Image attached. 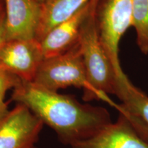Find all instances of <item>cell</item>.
<instances>
[{
	"mask_svg": "<svg viewBox=\"0 0 148 148\" xmlns=\"http://www.w3.org/2000/svg\"><path fill=\"white\" fill-rule=\"evenodd\" d=\"M44 60L41 46L36 39L4 40L0 45V69L23 82H33Z\"/></svg>",
	"mask_w": 148,
	"mask_h": 148,
	"instance_id": "cell-6",
	"label": "cell"
},
{
	"mask_svg": "<svg viewBox=\"0 0 148 148\" xmlns=\"http://www.w3.org/2000/svg\"><path fill=\"white\" fill-rule=\"evenodd\" d=\"M43 125L27 106L16 103L0 120V148H34Z\"/></svg>",
	"mask_w": 148,
	"mask_h": 148,
	"instance_id": "cell-5",
	"label": "cell"
},
{
	"mask_svg": "<svg viewBox=\"0 0 148 148\" xmlns=\"http://www.w3.org/2000/svg\"><path fill=\"white\" fill-rule=\"evenodd\" d=\"M71 148H148V143L138 135L130 121L119 112L116 121L111 122L95 134L72 144Z\"/></svg>",
	"mask_w": 148,
	"mask_h": 148,
	"instance_id": "cell-8",
	"label": "cell"
},
{
	"mask_svg": "<svg viewBox=\"0 0 148 148\" xmlns=\"http://www.w3.org/2000/svg\"><path fill=\"white\" fill-rule=\"evenodd\" d=\"M98 1L99 0H92L89 12L81 26L78 45L95 99L106 101L116 109L118 103L111 100L108 94L115 95L118 79L99 40L96 19Z\"/></svg>",
	"mask_w": 148,
	"mask_h": 148,
	"instance_id": "cell-2",
	"label": "cell"
},
{
	"mask_svg": "<svg viewBox=\"0 0 148 148\" xmlns=\"http://www.w3.org/2000/svg\"><path fill=\"white\" fill-rule=\"evenodd\" d=\"M41 13L34 0H5V40L36 39Z\"/></svg>",
	"mask_w": 148,
	"mask_h": 148,
	"instance_id": "cell-7",
	"label": "cell"
},
{
	"mask_svg": "<svg viewBox=\"0 0 148 148\" xmlns=\"http://www.w3.org/2000/svg\"><path fill=\"white\" fill-rule=\"evenodd\" d=\"M12 99L21 103L71 146L86 139L112 122L106 108L82 103L70 95L53 91L33 82H22L13 89Z\"/></svg>",
	"mask_w": 148,
	"mask_h": 148,
	"instance_id": "cell-1",
	"label": "cell"
},
{
	"mask_svg": "<svg viewBox=\"0 0 148 148\" xmlns=\"http://www.w3.org/2000/svg\"><path fill=\"white\" fill-rule=\"evenodd\" d=\"M33 82L53 91L69 86L82 88L83 100H95L78 44L65 53L44 58Z\"/></svg>",
	"mask_w": 148,
	"mask_h": 148,
	"instance_id": "cell-3",
	"label": "cell"
},
{
	"mask_svg": "<svg viewBox=\"0 0 148 148\" xmlns=\"http://www.w3.org/2000/svg\"><path fill=\"white\" fill-rule=\"evenodd\" d=\"M96 19L99 40L115 71L117 83L127 78L120 63L121 37L132 26V0H99Z\"/></svg>",
	"mask_w": 148,
	"mask_h": 148,
	"instance_id": "cell-4",
	"label": "cell"
},
{
	"mask_svg": "<svg viewBox=\"0 0 148 148\" xmlns=\"http://www.w3.org/2000/svg\"><path fill=\"white\" fill-rule=\"evenodd\" d=\"M90 0H49L42 5L36 39L40 42L53 27L69 19Z\"/></svg>",
	"mask_w": 148,
	"mask_h": 148,
	"instance_id": "cell-11",
	"label": "cell"
},
{
	"mask_svg": "<svg viewBox=\"0 0 148 148\" xmlns=\"http://www.w3.org/2000/svg\"><path fill=\"white\" fill-rule=\"evenodd\" d=\"M5 12L0 14V45L5 40Z\"/></svg>",
	"mask_w": 148,
	"mask_h": 148,
	"instance_id": "cell-14",
	"label": "cell"
},
{
	"mask_svg": "<svg viewBox=\"0 0 148 148\" xmlns=\"http://www.w3.org/2000/svg\"><path fill=\"white\" fill-rule=\"evenodd\" d=\"M132 26L140 51L148 54V0H132Z\"/></svg>",
	"mask_w": 148,
	"mask_h": 148,
	"instance_id": "cell-12",
	"label": "cell"
},
{
	"mask_svg": "<svg viewBox=\"0 0 148 148\" xmlns=\"http://www.w3.org/2000/svg\"><path fill=\"white\" fill-rule=\"evenodd\" d=\"M21 82V79L17 76L0 69V120L10 111L8 108V104L5 101L7 91L11 88L14 89Z\"/></svg>",
	"mask_w": 148,
	"mask_h": 148,
	"instance_id": "cell-13",
	"label": "cell"
},
{
	"mask_svg": "<svg viewBox=\"0 0 148 148\" xmlns=\"http://www.w3.org/2000/svg\"><path fill=\"white\" fill-rule=\"evenodd\" d=\"M34 148H35V147H34Z\"/></svg>",
	"mask_w": 148,
	"mask_h": 148,
	"instance_id": "cell-16",
	"label": "cell"
},
{
	"mask_svg": "<svg viewBox=\"0 0 148 148\" xmlns=\"http://www.w3.org/2000/svg\"><path fill=\"white\" fill-rule=\"evenodd\" d=\"M92 0L70 17L51 29L40 42L44 58L68 51L78 44L81 26L89 12Z\"/></svg>",
	"mask_w": 148,
	"mask_h": 148,
	"instance_id": "cell-9",
	"label": "cell"
},
{
	"mask_svg": "<svg viewBox=\"0 0 148 148\" xmlns=\"http://www.w3.org/2000/svg\"><path fill=\"white\" fill-rule=\"evenodd\" d=\"M35 1H36L37 3H40V5H43L45 4V3H46L47 2V1H49V0H34Z\"/></svg>",
	"mask_w": 148,
	"mask_h": 148,
	"instance_id": "cell-15",
	"label": "cell"
},
{
	"mask_svg": "<svg viewBox=\"0 0 148 148\" xmlns=\"http://www.w3.org/2000/svg\"><path fill=\"white\" fill-rule=\"evenodd\" d=\"M115 95L121 101L116 110L128 118L136 132L148 143V96L128 77L118 83Z\"/></svg>",
	"mask_w": 148,
	"mask_h": 148,
	"instance_id": "cell-10",
	"label": "cell"
}]
</instances>
